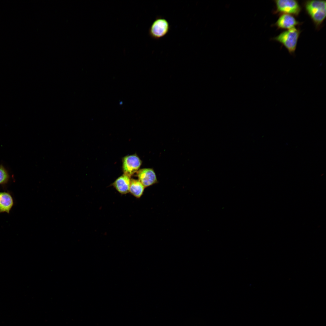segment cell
Listing matches in <instances>:
<instances>
[{
    "instance_id": "1",
    "label": "cell",
    "mask_w": 326,
    "mask_h": 326,
    "mask_svg": "<svg viewBox=\"0 0 326 326\" xmlns=\"http://www.w3.org/2000/svg\"><path fill=\"white\" fill-rule=\"evenodd\" d=\"M303 3L306 12L311 18L316 29L319 30L326 18V1L307 0Z\"/></svg>"
},
{
    "instance_id": "2",
    "label": "cell",
    "mask_w": 326,
    "mask_h": 326,
    "mask_svg": "<svg viewBox=\"0 0 326 326\" xmlns=\"http://www.w3.org/2000/svg\"><path fill=\"white\" fill-rule=\"evenodd\" d=\"M301 32L299 28L295 27L283 31L271 40L282 44L292 55L295 52Z\"/></svg>"
},
{
    "instance_id": "3",
    "label": "cell",
    "mask_w": 326,
    "mask_h": 326,
    "mask_svg": "<svg viewBox=\"0 0 326 326\" xmlns=\"http://www.w3.org/2000/svg\"><path fill=\"white\" fill-rule=\"evenodd\" d=\"M273 1L276 6L273 11L275 14H288L297 17L302 10L301 7L297 0H274Z\"/></svg>"
},
{
    "instance_id": "4",
    "label": "cell",
    "mask_w": 326,
    "mask_h": 326,
    "mask_svg": "<svg viewBox=\"0 0 326 326\" xmlns=\"http://www.w3.org/2000/svg\"><path fill=\"white\" fill-rule=\"evenodd\" d=\"M142 164V161L136 154L125 156L122 159L123 174L130 177L137 173Z\"/></svg>"
},
{
    "instance_id": "5",
    "label": "cell",
    "mask_w": 326,
    "mask_h": 326,
    "mask_svg": "<svg viewBox=\"0 0 326 326\" xmlns=\"http://www.w3.org/2000/svg\"><path fill=\"white\" fill-rule=\"evenodd\" d=\"M170 26L168 22L161 17L157 18L153 22L149 30V34L152 38L160 39L168 32Z\"/></svg>"
},
{
    "instance_id": "6",
    "label": "cell",
    "mask_w": 326,
    "mask_h": 326,
    "mask_svg": "<svg viewBox=\"0 0 326 326\" xmlns=\"http://www.w3.org/2000/svg\"><path fill=\"white\" fill-rule=\"evenodd\" d=\"M302 24L298 21L292 15L282 14L280 16L273 26L276 27L278 29L288 30L299 26Z\"/></svg>"
},
{
    "instance_id": "7",
    "label": "cell",
    "mask_w": 326,
    "mask_h": 326,
    "mask_svg": "<svg viewBox=\"0 0 326 326\" xmlns=\"http://www.w3.org/2000/svg\"><path fill=\"white\" fill-rule=\"evenodd\" d=\"M138 180L145 187L157 183L158 181L153 169L151 168H144L139 169L136 173Z\"/></svg>"
},
{
    "instance_id": "8",
    "label": "cell",
    "mask_w": 326,
    "mask_h": 326,
    "mask_svg": "<svg viewBox=\"0 0 326 326\" xmlns=\"http://www.w3.org/2000/svg\"><path fill=\"white\" fill-rule=\"evenodd\" d=\"M130 178L123 174L116 180L112 184V185L120 193L126 194L129 192Z\"/></svg>"
},
{
    "instance_id": "9",
    "label": "cell",
    "mask_w": 326,
    "mask_h": 326,
    "mask_svg": "<svg viewBox=\"0 0 326 326\" xmlns=\"http://www.w3.org/2000/svg\"><path fill=\"white\" fill-rule=\"evenodd\" d=\"M13 205V198L9 193L0 192V213L6 212L9 213Z\"/></svg>"
},
{
    "instance_id": "10",
    "label": "cell",
    "mask_w": 326,
    "mask_h": 326,
    "mask_svg": "<svg viewBox=\"0 0 326 326\" xmlns=\"http://www.w3.org/2000/svg\"><path fill=\"white\" fill-rule=\"evenodd\" d=\"M145 187L138 180L130 179L129 192L134 196L139 198L143 195Z\"/></svg>"
},
{
    "instance_id": "11",
    "label": "cell",
    "mask_w": 326,
    "mask_h": 326,
    "mask_svg": "<svg viewBox=\"0 0 326 326\" xmlns=\"http://www.w3.org/2000/svg\"><path fill=\"white\" fill-rule=\"evenodd\" d=\"M10 177L7 170L2 165H0V185L7 184L9 181Z\"/></svg>"
}]
</instances>
